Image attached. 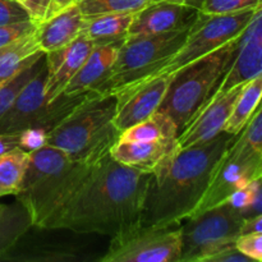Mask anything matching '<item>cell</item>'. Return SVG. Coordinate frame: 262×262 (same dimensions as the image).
<instances>
[{
    "label": "cell",
    "mask_w": 262,
    "mask_h": 262,
    "mask_svg": "<svg viewBox=\"0 0 262 262\" xmlns=\"http://www.w3.org/2000/svg\"><path fill=\"white\" fill-rule=\"evenodd\" d=\"M161 2L182 0H74V4L79 8L84 18H91L114 13H138L150 5Z\"/></svg>",
    "instance_id": "484cf974"
},
{
    "label": "cell",
    "mask_w": 262,
    "mask_h": 262,
    "mask_svg": "<svg viewBox=\"0 0 262 262\" xmlns=\"http://www.w3.org/2000/svg\"><path fill=\"white\" fill-rule=\"evenodd\" d=\"M43 64H45V54L37 61L18 72L12 78L0 83V118L9 109V106L13 104L20 90L38 73Z\"/></svg>",
    "instance_id": "4316f807"
},
{
    "label": "cell",
    "mask_w": 262,
    "mask_h": 262,
    "mask_svg": "<svg viewBox=\"0 0 262 262\" xmlns=\"http://www.w3.org/2000/svg\"><path fill=\"white\" fill-rule=\"evenodd\" d=\"M262 5V0H205L199 9L202 14H229Z\"/></svg>",
    "instance_id": "f546056e"
},
{
    "label": "cell",
    "mask_w": 262,
    "mask_h": 262,
    "mask_svg": "<svg viewBox=\"0 0 262 262\" xmlns=\"http://www.w3.org/2000/svg\"><path fill=\"white\" fill-rule=\"evenodd\" d=\"M17 2H18V3H20V4H22V2H23V0H17Z\"/></svg>",
    "instance_id": "60d3db41"
},
{
    "label": "cell",
    "mask_w": 262,
    "mask_h": 262,
    "mask_svg": "<svg viewBox=\"0 0 262 262\" xmlns=\"http://www.w3.org/2000/svg\"><path fill=\"white\" fill-rule=\"evenodd\" d=\"M46 135H48V132L40 129V128L23 130V132L19 133L20 147L26 151H32L35 148H38L40 146L45 145Z\"/></svg>",
    "instance_id": "836d02e7"
},
{
    "label": "cell",
    "mask_w": 262,
    "mask_h": 262,
    "mask_svg": "<svg viewBox=\"0 0 262 262\" xmlns=\"http://www.w3.org/2000/svg\"><path fill=\"white\" fill-rule=\"evenodd\" d=\"M187 32L188 28L158 35L128 36L120 43L114 64L106 76L91 91L114 95L146 77L181 48Z\"/></svg>",
    "instance_id": "8992f818"
},
{
    "label": "cell",
    "mask_w": 262,
    "mask_h": 262,
    "mask_svg": "<svg viewBox=\"0 0 262 262\" xmlns=\"http://www.w3.org/2000/svg\"><path fill=\"white\" fill-rule=\"evenodd\" d=\"M177 150V140L124 141L118 138L110 147L109 155L122 165L151 174Z\"/></svg>",
    "instance_id": "e0dca14e"
},
{
    "label": "cell",
    "mask_w": 262,
    "mask_h": 262,
    "mask_svg": "<svg viewBox=\"0 0 262 262\" xmlns=\"http://www.w3.org/2000/svg\"><path fill=\"white\" fill-rule=\"evenodd\" d=\"M258 76H262V7L239 35L229 69L216 90L228 91Z\"/></svg>",
    "instance_id": "5bb4252c"
},
{
    "label": "cell",
    "mask_w": 262,
    "mask_h": 262,
    "mask_svg": "<svg viewBox=\"0 0 262 262\" xmlns=\"http://www.w3.org/2000/svg\"><path fill=\"white\" fill-rule=\"evenodd\" d=\"M28 19L30 14L17 0H0V26Z\"/></svg>",
    "instance_id": "d6a6232c"
},
{
    "label": "cell",
    "mask_w": 262,
    "mask_h": 262,
    "mask_svg": "<svg viewBox=\"0 0 262 262\" xmlns=\"http://www.w3.org/2000/svg\"><path fill=\"white\" fill-rule=\"evenodd\" d=\"M45 77L46 63L20 90L9 109L0 118V133L19 135L32 128L49 132L92 92L87 91L73 96L63 94L51 102L45 96Z\"/></svg>",
    "instance_id": "ba28073f"
},
{
    "label": "cell",
    "mask_w": 262,
    "mask_h": 262,
    "mask_svg": "<svg viewBox=\"0 0 262 262\" xmlns=\"http://www.w3.org/2000/svg\"><path fill=\"white\" fill-rule=\"evenodd\" d=\"M234 246L252 262H262V233L239 234Z\"/></svg>",
    "instance_id": "4dcf8cb0"
},
{
    "label": "cell",
    "mask_w": 262,
    "mask_h": 262,
    "mask_svg": "<svg viewBox=\"0 0 262 262\" xmlns=\"http://www.w3.org/2000/svg\"><path fill=\"white\" fill-rule=\"evenodd\" d=\"M261 181L262 178L251 182L228 200V204L234 206L243 217L261 214Z\"/></svg>",
    "instance_id": "f1b7e54d"
},
{
    "label": "cell",
    "mask_w": 262,
    "mask_h": 262,
    "mask_svg": "<svg viewBox=\"0 0 262 262\" xmlns=\"http://www.w3.org/2000/svg\"><path fill=\"white\" fill-rule=\"evenodd\" d=\"M120 43L94 46L76 76L67 84L63 94L73 96V95L91 91L95 86H97L114 64Z\"/></svg>",
    "instance_id": "d6986e66"
},
{
    "label": "cell",
    "mask_w": 262,
    "mask_h": 262,
    "mask_svg": "<svg viewBox=\"0 0 262 262\" xmlns=\"http://www.w3.org/2000/svg\"><path fill=\"white\" fill-rule=\"evenodd\" d=\"M170 77H156L130 84L115 92L117 99L113 123L118 132L147 119L160 106L168 90Z\"/></svg>",
    "instance_id": "7c38bea8"
},
{
    "label": "cell",
    "mask_w": 262,
    "mask_h": 262,
    "mask_svg": "<svg viewBox=\"0 0 262 262\" xmlns=\"http://www.w3.org/2000/svg\"><path fill=\"white\" fill-rule=\"evenodd\" d=\"M32 228L30 215L25 207L15 202L0 204V261H5L12 248Z\"/></svg>",
    "instance_id": "7402d4cb"
},
{
    "label": "cell",
    "mask_w": 262,
    "mask_h": 262,
    "mask_svg": "<svg viewBox=\"0 0 262 262\" xmlns=\"http://www.w3.org/2000/svg\"><path fill=\"white\" fill-rule=\"evenodd\" d=\"M28 152L27 166L14 196L30 215L32 227L41 229L73 193L95 161H76L64 151L49 145Z\"/></svg>",
    "instance_id": "3957f363"
},
{
    "label": "cell",
    "mask_w": 262,
    "mask_h": 262,
    "mask_svg": "<svg viewBox=\"0 0 262 262\" xmlns=\"http://www.w3.org/2000/svg\"><path fill=\"white\" fill-rule=\"evenodd\" d=\"M257 8L229 13V14H202L199 12L196 20L188 28V32L181 48L155 71L136 81L135 83L156 77H170L183 67L214 53L215 50L237 38L243 32Z\"/></svg>",
    "instance_id": "52a82bcc"
},
{
    "label": "cell",
    "mask_w": 262,
    "mask_h": 262,
    "mask_svg": "<svg viewBox=\"0 0 262 262\" xmlns=\"http://www.w3.org/2000/svg\"><path fill=\"white\" fill-rule=\"evenodd\" d=\"M182 2L184 3V4L189 5V7L192 8H196V9H200L202 5V3L205 2V0H182Z\"/></svg>",
    "instance_id": "ab89813d"
},
{
    "label": "cell",
    "mask_w": 262,
    "mask_h": 262,
    "mask_svg": "<svg viewBox=\"0 0 262 262\" xmlns=\"http://www.w3.org/2000/svg\"><path fill=\"white\" fill-rule=\"evenodd\" d=\"M262 214L248 216L243 219L241 225V234H250V233H262Z\"/></svg>",
    "instance_id": "74e56055"
},
{
    "label": "cell",
    "mask_w": 262,
    "mask_h": 262,
    "mask_svg": "<svg viewBox=\"0 0 262 262\" xmlns=\"http://www.w3.org/2000/svg\"><path fill=\"white\" fill-rule=\"evenodd\" d=\"M179 225L137 223L113 235L109 248L99 261L179 262L182 255Z\"/></svg>",
    "instance_id": "8fae6325"
},
{
    "label": "cell",
    "mask_w": 262,
    "mask_h": 262,
    "mask_svg": "<svg viewBox=\"0 0 262 262\" xmlns=\"http://www.w3.org/2000/svg\"><path fill=\"white\" fill-rule=\"evenodd\" d=\"M50 4L51 0H23L22 2V5L30 14V18L37 25L46 19Z\"/></svg>",
    "instance_id": "e575fe53"
},
{
    "label": "cell",
    "mask_w": 262,
    "mask_h": 262,
    "mask_svg": "<svg viewBox=\"0 0 262 262\" xmlns=\"http://www.w3.org/2000/svg\"><path fill=\"white\" fill-rule=\"evenodd\" d=\"M245 84L235 86L228 91L216 90L178 135V148H187L206 142L224 132V125L232 113L233 105Z\"/></svg>",
    "instance_id": "4fadbf2b"
},
{
    "label": "cell",
    "mask_w": 262,
    "mask_h": 262,
    "mask_svg": "<svg viewBox=\"0 0 262 262\" xmlns=\"http://www.w3.org/2000/svg\"><path fill=\"white\" fill-rule=\"evenodd\" d=\"M74 4V0H51V4H50V8H49V13H48V17H51V15H54L55 13L60 12V10H63L64 8L69 7V5Z\"/></svg>",
    "instance_id": "f35d334b"
},
{
    "label": "cell",
    "mask_w": 262,
    "mask_h": 262,
    "mask_svg": "<svg viewBox=\"0 0 262 262\" xmlns=\"http://www.w3.org/2000/svg\"><path fill=\"white\" fill-rule=\"evenodd\" d=\"M92 49L94 43L91 40L81 33L68 45L45 53V96L49 101H55L63 95L67 84L76 76Z\"/></svg>",
    "instance_id": "9a60e30c"
},
{
    "label": "cell",
    "mask_w": 262,
    "mask_h": 262,
    "mask_svg": "<svg viewBox=\"0 0 262 262\" xmlns=\"http://www.w3.org/2000/svg\"><path fill=\"white\" fill-rule=\"evenodd\" d=\"M117 99L92 91L46 135L45 145L64 151L73 160L94 163L109 154L118 140L114 127Z\"/></svg>",
    "instance_id": "277c9868"
},
{
    "label": "cell",
    "mask_w": 262,
    "mask_h": 262,
    "mask_svg": "<svg viewBox=\"0 0 262 262\" xmlns=\"http://www.w3.org/2000/svg\"><path fill=\"white\" fill-rule=\"evenodd\" d=\"M36 27H37V23L33 22L32 19L0 26V48H4L17 41L18 38L33 32Z\"/></svg>",
    "instance_id": "1f68e13d"
},
{
    "label": "cell",
    "mask_w": 262,
    "mask_h": 262,
    "mask_svg": "<svg viewBox=\"0 0 262 262\" xmlns=\"http://www.w3.org/2000/svg\"><path fill=\"white\" fill-rule=\"evenodd\" d=\"M136 13H114L86 18L82 31L94 46L120 43L128 37V31L135 19Z\"/></svg>",
    "instance_id": "ffe728a7"
},
{
    "label": "cell",
    "mask_w": 262,
    "mask_h": 262,
    "mask_svg": "<svg viewBox=\"0 0 262 262\" xmlns=\"http://www.w3.org/2000/svg\"><path fill=\"white\" fill-rule=\"evenodd\" d=\"M238 38L239 36L170 76L168 90L158 110L173 120L179 133L216 91L232 63Z\"/></svg>",
    "instance_id": "5b68a950"
},
{
    "label": "cell",
    "mask_w": 262,
    "mask_h": 262,
    "mask_svg": "<svg viewBox=\"0 0 262 262\" xmlns=\"http://www.w3.org/2000/svg\"><path fill=\"white\" fill-rule=\"evenodd\" d=\"M81 260L76 248L60 245H32L20 251V255H15L9 261H77Z\"/></svg>",
    "instance_id": "83f0119b"
},
{
    "label": "cell",
    "mask_w": 262,
    "mask_h": 262,
    "mask_svg": "<svg viewBox=\"0 0 262 262\" xmlns=\"http://www.w3.org/2000/svg\"><path fill=\"white\" fill-rule=\"evenodd\" d=\"M178 135L173 120L163 112L156 110L147 119L119 132L118 138L124 141L177 140Z\"/></svg>",
    "instance_id": "cb8c5ba5"
},
{
    "label": "cell",
    "mask_w": 262,
    "mask_h": 262,
    "mask_svg": "<svg viewBox=\"0 0 262 262\" xmlns=\"http://www.w3.org/2000/svg\"><path fill=\"white\" fill-rule=\"evenodd\" d=\"M205 262H252L247 256L241 253L235 248V246L224 248V250L217 251L214 255L209 256Z\"/></svg>",
    "instance_id": "d590c367"
},
{
    "label": "cell",
    "mask_w": 262,
    "mask_h": 262,
    "mask_svg": "<svg viewBox=\"0 0 262 262\" xmlns=\"http://www.w3.org/2000/svg\"><path fill=\"white\" fill-rule=\"evenodd\" d=\"M260 178L262 148L253 146L241 132L217 159L205 194L192 215L225 204L235 192Z\"/></svg>",
    "instance_id": "9c48e42d"
},
{
    "label": "cell",
    "mask_w": 262,
    "mask_h": 262,
    "mask_svg": "<svg viewBox=\"0 0 262 262\" xmlns=\"http://www.w3.org/2000/svg\"><path fill=\"white\" fill-rule=\"evenodd\" d=\"M234 137L222 132L206 142L178 148L151 173L141 223L179 225L191 216L205 194L217 159Z\"/></svg>",
    "instance_id": "7a4b0ae2"
},
{
    "label": "cell",
    "mask_w": 262,
    "mask_h": 262,
    "mask_svg": "<svg viewBox=\"0 0 262 262\" xmlns=\"http://www.w3.org/2000/svg\"><path fill=\"white\" fill-rule=\"evenodd\" d=\"M262 96V76L251 79L238 95L232 113L224 125V132L237 136L242 132L253 113L260 106Z\"/></svg>",
    "instance_id": "603a6c76"
},
{
    "label": "cell",
    "mask_w": 262,
    "mask_h": 262,
    "mask_svg": "<svg viewBox=\"0 0 262 262\" xmlns=\"http://www.w3.org/2000/svg\"><path fill=\"white\" fill-rule=\"evenodd\" d=\"M243 219L230 204H222L184 219L181 228L179 262H205L217 251L234 246Z\"/></svg>",
    "instance_id": "30bf717a"
},
{
    "label": "cell",
    "mask_w": 262,
    "mask_h": 262,
    "mask_svg": "<svg viewBox=\"0 0 262 262\" xmlns=\"http://www.w3.org/2000/svg\"><path fill=\"white\" fill-rule=\"evenodd\" d=\"M20 147V138L17 133H0V156Z\"/></svg>",
    "instance_id": "8d00e7d4"
},
{
    "label": "cell",
    "mask_w": 262,
    "mask_h": 262,
    "mask_svg": "<svg viewBox=\"0 0 262 262\" xmlns=\"http://www.w3.org/2000/svg\"><path fill=\"white\" fill-rule=\"evenodd\" d=\"M148 179V173L122 165L107 154L90 166L41 229L113 237L141 223Z\"/></svg>",
    "instance_id": "6da1fadb"
},
{
    "label": "cell",
    "mask_w": 262,
    "mask_h": 262,
    "mask_svg": "<svg viewBox=\"0 0 262 262\" xmlns=\"http://www.w3.org/2000/svg\"><path fill=\"white\" fill-rule=\"evenodd\" d=\"M86 18L76 4L46 18L36 27V37L42 53H49L68 45L82 33Z\"/></svg>",
    "instance_id": "ac0fdd59"
},
{
    "label": "cell",
    "mask_w": 262,
    "mask_h": 262,
    "mask_svg": "<svg viewBox=\"0 0 262 262\" xmlns=\"http://www.w3.org/2000/svg\"><path fill=\"white\" fill-rule=\"evenodd\" d=\"M43 54L38 46L36 30L0 48V83L37 61Z\"/></svg>",
    "instance_id": "44dd1931"
},
{
    "label": "cell",
    "mask_w": 262,
    "mask_h": 262,
    "mask_svg": "<svg viewBox=\"0 0 262 262\" xmlns=\"http://www.w3.org/2000/svg\"><path fill=\"white\" fill-rule=\"evenodd\" d=\"M199 15V9L182 2H161L136 13L128 36L158 35L187 30Z\"/></svg>",
    "instance_id": "2e32d148"
},
{
    "label": "cell",
    "mask_w": 262,
    "mask_h": 262,
    "mask_svg": "<svg viewBox=\"0 0 262 262\" xmlns=\"http://www.w3.org/2000/svg\"><path fill=\"white\" fill-rule=\"evenodd\" d=\"M30 152L18 147L0 156V199L15 194L28 163Z\"/></svg>",
    "instance_id": "d4e9b609"
}]
</instances>
